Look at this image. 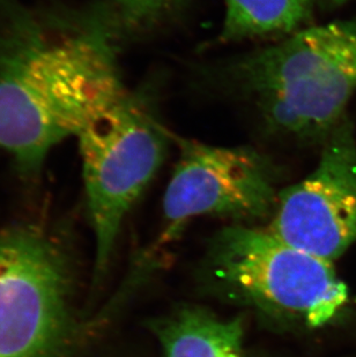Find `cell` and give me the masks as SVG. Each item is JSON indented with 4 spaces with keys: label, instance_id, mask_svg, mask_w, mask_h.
<instances>
[{
    "label": "cell",
    "instance_id": "cell-1",
    "mask_svg": "<svg viewBox=\"0 0 356 357\" xmlns=\"http://www.w3.org/2000/svg\"><path fill=\"white\" fill-rule=\"evenodd\" d=\"M110 3L31 8L0 0V149L22 178L124 91Z\"/></svg>",
    "mask_w": 356,
    "mask_h": 357
},
{
    "label": "cell",
    "instance_id": "cell-2",
    "mask_svg": "<svg viewBox=\"0 0 356 357\" xmlns=\"http://www.w3.org/2000/svg\"><path fill=\"white\" fill-rule=\"evenodd\" d=\"M230 77L272 133L326 140L356 91V19L299 29L237 59Z\"/></svg>",
    "mask_w": 356,
    "mask_h": 357
},
{
    "label": "cell",
    "instance_id": "cell-3",
    "mask_svg": "<svg viewBox=\"0 0 356 357\" xmlns=\"http://www.w3.org/2000/svg\"><path fill=\"white\" fill-rule=\"evenodd\" d=\"M71 238L57 223L0 231V357H80L93 323L79 314Z\"/></svg>",
    "mask_w": 356,
    "mask_h": 357
},
{
    "label": "cell",
    "instance_id": "cell-4",
    "mask_svg": "<svg viewBox=\"0 0 356 357\" xmlns=\"http://www.w3.org/2000/svg\"><path fill=\"white\" fill-rule=\"evenodd\" d=\"M75 138L94 234L96 288L109 268L123 221L165 161L168 135L144 96L125 88Z\"/></svg>",
    "mask_w": 356,
    "mask_h": 357
},
{
    "label": "cell",
    "instance_id": "cell-5",
    "mask_svg": "<svg viewBox=\"0 0 356 357\" xmlns=\"http://www.w3.org/2000/svg\"><path fill=\"white\" fill-rule=\"evenodd\" d=\"M215 279L266 314L320 327L348 302L331 261L276 237L267 228L236 225L216 235L209 253Z\"/></svg>",
    "mask_w": 356,
    "mask_h": 357
},
{
    "label": "cell",
    "instance_id": "cell-6",
    "mask_svg": "<svg viewBox=\"0 0 356 357\" xmlns=\"http://www.w3.org/2000/svg\"><path fill=\"white\" fill-rule=\"evenodd\" d=\"M179 158L163 198L169 236L195 216L237 221L271 218L278 195L269 160L250 147L177 139Z\"/></svg>",
    "mask_w": 356,
    "mask_h": 357
},
{
    "label": "cell",
    "instance_id": "cell-7",
    "mask_svg": "<svg viewBox=\"0 0 356 357\" xmlns=\"http://www.w3.org/2000/svg\"><path fill=\"white\" fill-rule=\"evenodd\" d=\"M267 229L331 263L356 244V138L350 121L326 138L316 168L280 191Z\"/></svg>",
    "mask_w": 356,
    "mask_h": 357
},
{
    "label": "cell",
    "instance_id": "cell-8",
    "mask_svg": "<svg viewBox=\"0 0 356 357\" xmlns=\"http://www.w3.org/2000/svg\"><path fill=\"white\" fill-rule=\"evenodd\" d=\"M165 357H243L242 319H221L188 307L162 320L155 328Z\"/></svg>",
    "mask_w": 356,
    "mask_h": 357
},
{
    "label": "cell",
    "instance_id": "cell-9",
    "mask_svg": "<svg viewBox=\"0 0 356 357\" xmlns=\"http://www.w3.org/2000/svg\"><path fill=\"white\" fill-rule=\"evenodd\" d=\"M223 42L287 36L311 17L313 0H225Z\"/></svg>",
    "mask_w": 356,
    "mask_h": 357
},
{
    "label": "cell",
    "instance_id": "cell-10",
    "mask_svg": "<svg viewBox=\"0 0 356 357\" xmlns=\"http://www.w3.org/2000/svg\"><path fill=\"white\" fill-rule=\"evenodd\" d=\"M185 0H110L121 27L144 28L161 20Z\"/></svg>",
    "mask_w": 356,
    "mask_h": 357
},
{
    "label": "cell",
    "instance_id": "cell-11",
    "mask_svg": "<svg viewBox=\"0 0 356 357\" xmlns=\"http://www.w3.org/2000/svg\"><path fill=\"white\" fill-rule=\"evenodd\" d=\"M326 5H329V6H340V5H343V3H348L350 0H322Z\"/></svg>",
    "mask_w": 356,
    "mask_h": 357
}]
</instances>
